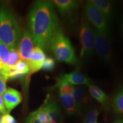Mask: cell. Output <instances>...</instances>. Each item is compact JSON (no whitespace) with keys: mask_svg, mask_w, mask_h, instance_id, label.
Listing matches in <instances>:
<instances>
[{"mask_svg":"<svg viewBox=\"0 0 123 123\" xmlns=\"http://www.w3.org/2000/svg\"><path fill=\"white\" fill-rule=\"evenodd\" d=\"M28 23L35 47L48 50L53 36L59 28L53 1L35 2L29 14Z\"/></svg>","mask_w":123,"mask_h":123,"instance_id":"6da1fadb","label":"cell"},{"mask_svg":"<svg viewBox=\"0 0 123 123\" xmlns=\"http://www.w3.org/2000/svg\"><path fill=\"white\" fill-rule=\"evenodd\" d=\"M22 31L17 19L8 7L0 6V41L10 49L19 44Z\"/></svg>","mask_w":123,"mask_h":123,"instance_id":"7a4b0ae2","label":"cell"},{"mask_svg":"<svg viewBox=\"0 0 123 123\" xmlns=\"http://www.w3.org/2000/svg\"><path fill=\"white\" fill-rule=\"evenodd\" d=\"M50 47L55 58L58 61L71 64L78 63L73 45L60 27L53 36Z\"/></svg>","mask_w":123,"mask_h":123,"instance_id":"3957f363","label":"cell"},{"mask_svg":"<svg viewBox=\"0 0 123 123\" xmlns=\"http://www.w3.org/2000/svg\"><path fill=\"white\" fill-rule=\"evenodd\" d=\"M79 37L81 43L80 56L86 58L91 57L95 51L94 31L85 17L81 19Z\"/></svg>","mask_w":123,"mask_h":123,"instance_id":"277c9868","label":"cell"},{"mask_svg":"<svg viewBox=\"0 0 123 123\" xmlns=\"http://www.w3.org/2000/svg\"><path fill=\"white\" fill-rule=\"evenodd\" d=\"M85 13L88 22H90L94 26L95 29L109 37V21L103 14L91 4L90 1H87L86 3Z\"/></svg>","mask_w":123,"mask_h":123,"instance_id":"5b68a950","label":"cell"},{"mask_svg":"<svg viewBox=\"0 0 123 123\" xmlns=\"http://www.w3.org/2000/svg\"><path fill=\"white\" fill-rule=\"evenodd\" d=\"M95 37V50L104 61L109 63L112 59V52L108 37L96 29H93Z\"/></svg>","mask_w":123,"mask_h":123,"instance_id":"8992f818","label":"cell"},{"mask_svg":"<svg viewBox=\"0 0 123 123\" xmlns=\"http://www.w3.org/2000/svg\"><path fill=\"white\" fill-rule=\"evenodd\" d=\"M34 46L33 39L30 31L29 30H25L18 44V50L21 59L29 61L34 48Z\"/></svg>","mask_w":123,"mask_h":123,"instance_id":"52a82bcc","label":"cell"},{"mask_svg":"<svg viewBox=\"0 0 123 123\" xmlns=\"http://www.w3.org/2000/svg\"><path fill=\"white\" fill-rule=\"evenodd\" d=\"M2 97L5 107L9 114L14 108L21 103L22 99L21 93L12 88H7Z\"/></svg>","mask_w":123,"mask_h":123,"instance_id":"ba28073f","label":"cell"},{"mask_svg":"<svg viewBox=\"0 0 123 123\" xmlns=\"http://www.w3.org/2000/svg\"><path fill=\"white\" fill-rule=\"evenodd\" d=\"M46 58L45 54L42 49L38 46L34 47L33 53L31 55L30 59L28 62L30 68L29 75L37 73L42 69L43 62Z\"/></svg>","mask_w":123,"mask_h":123,"instance_id":"9c48e42d","label":"cell"},{"mask_svg":"<svg viewBox=\"0 0 123 123\" xmlns=\"http://www.w3.org/2000/svg\"><path fill=\"white\" fill-rule=\"evenodd\" d=\"M58 80L65 81L71 85H90L91 79L85 75L82 74L79 71H74L72 73L62 75Z\"/></svg>","mask_w":123,"mask_h":123,"instance_id":"30bf717a","label":"cell"},{"mask_svg":"<svg viewBox=\"0 0 123 123\" xmlns=\"http://www.w3.org/2000/svg\"><path fill=\"white\" fill-rule=\"evenodd\" d=\"M53 3L63 16L73 13L78 6V1L74 0H54Z\"/></svg>","mask_w":123,"mask_h":123,"instance_id":"8fae6325","label":"cell"},{"mask_svg":"<svg viewBox=\"0 0 123 123\" xmlns=\"http://www.w3.org/2000/svg\"><path fill=\"white\" fill-rule=\"evenodd\" d=\"M90 2L99 9L108 21L112 18L114 13V3L112 1L108 0H92Z\"/></svg>","mask_w":123,"mask_h":123,"instance_id":"7c38bea8","label":"cell"},{"mask_svg":"<svg viewBox=\"0 0 123 123\" xmlns=\"http://www.w3.org/2000/svg\"><path fill=\"white\" fill-rule=\"evenodd\" d=\"M72 96L75 101L77 111L78 112L80 111L88 100V96L85 90L79 86L74 87Z\"/></svg>","mask_w":123,"mask_h":123,"instance_id":"4fadbf2b","label":"cell"},{"mask_svg":"<svg viewBox=\"0 0 123 123\" xmlns=\"http://www.w3.org/2000/svg\"><path fill=\"white\" fill-rule=\"evenodd\" d=\"M59 100L63 107L69 115H74L78 112L72 94L59 93Z\"/></svg>","mask_w":123,"mask_h":123,"instance_id":"5bb4252c","label":"cell"},{"mask_svg":"<svg viewBox=\"0 0 123 123\" xmlns=\"http://www.w3.org/2000/svg\"><path fill=\"white\" fill-rule=\"evenodd\" d=\"M88 87L91 95L103 105L107 106L108 103V98L105 92L94 84H90Z\"/></svg>","mask_w":123,"mask_h":123,"instance_id":"9a60e30c","label":"cell"},{"mask_svg":"<svg viewBox=\"0 0 123 123\" xmlns=\"http://www.w3.org/2000/svg\"><path fill=\"white\" fill-rule=\"evenodd\" d=\"M114 111L116 113L123 114V88L115 96L113 101Z\"/></svg>","mask_w":123,"mask_h":123,"instance_id":"2e32d148","label":"cell"},{"mask_svg":"<svg viewBox=\"0 0 123 123\" xmlns=\"http://www.w3.org/2000/svg\"><path fill=\"white\" fill-rule=\"evenodd\" d=\"M9 60V49L5 44L0 41V62L2 66V69L7 67Z\"/></svg>","mask_w":123,"mask_h":123,"instance_id":"e0dca14e","label":"cell"},{"mask_svg":"<svg viewBox=\"0 0 123 123\" xmlns=\"http://www.w3.org/2000/svg\"><path fill=\"white\" fill-rule=\"evenodd\" d=\"M20 59H21V58H20L17 49H10L9 50V60L7 67L10 70L14 69L17 63Z\"/></svg>","mask_w":123,"mask_h":123,"instance_id":"ac0fdd59","label":"cell"},{"mask_svg":"<svg viewBox=\"0 0 123 123\" xmlns=\"http://www.w3.org/2000/svg\"><path fill=\"white\" fill-rule=\"evenodd\" d=\"M99 114L98 108H92L87 112L84 117L83 123H96L97 119Z\"/></svg>","mask_w":123,"mask_h":123,"instance_id":"d6986e66","label":"cell"},{"mask_svg":"<svg viewBox=\"0 0 123 123\" xmlns=\"http://www.w3.org/2000/svg\"><path fill=\"white\" fill-rule=\"evenodd\" d=\"M58 87L59 93L62 94H72L74 89V86L71 85L65 81L58 80Z\"/></svg>","mask_w":123,"mask_h":123,"instance_id":"ffe728a7","label":"cell"},{"mask_svg":"<svg viewBox=\"0 0 123 123\" xmlns=\"http://www.w3.org/2000/svg\"><path fill=\"white\" fill-rule=\"evenodd\" d=\"M14 69L17 71L18 73L24 75L29 74L30 68H29L28 62L21 59L17 63Z\"/></svg>","mask_w":123,"mask_h":123,"instance_id":"44dd1931","label":"cell"},{"mask_svg":"<svg viewBox=\"0 0 123 123\" xmlns=\"http://www.w3.org/2000/svg\"><path fill=\"white\" fill-rule=\"evenodd\" d=\"M55 62L53 58L46 57L43 62L42 69L45 71H51L55 68Z\"/></svg>","mask_w":123,"mask_h":123,"instance_id":"7402d4cb","label":"cell"},{"mask_svg":"<svg viewBox=\"0 0 123 123\" xmlns=\"http://www.w3.org/2000/svg\"><path fill=\"white\" fill-rule=\"evenodd\" d=\"M25 123H41L38 120L37 116L35 114V112H32L27 117Z\"/></svg>","mask_w":123,"mask_h":123,"instance_id":"603a6c76","label":"cell"},{"mask_svg":"<svg viewBox=\"0 0 123 123\" xmlns=\"http://www.w3.org/2000/svg\"><path fill=\"white\" fill-rule=\"evenodd\" d=\"M7 80L2 76L0 77V95H2L6 90Z\"/></svg>","mask_w":123,"mask_h":123,"instance_id":"cb8c5ba5","label":"cell"},{"mask_svg":"<svg viewBox=\"0 0 123 123\" xmlns=\"http://www.w3.org/2000/svg\"><path fill=\"white\" fill-rule=\"evenodd\" d=\"M3 123H18L13 116L9 113L2 115Z\"/></svg>","mask_w":123,"mask_h":123,"instance_id":"d4e9b609","label":"cell"},{"mask_svg":"<svg viewBox=\"0 0 123 123\" xmlns=\"http://www.w3.org/2000/svg\"><path fill=\"white\" fill-rule=\"evenodd\" d=\"M6 113H7L5 107L2 95H0V114L4 115L6 114Z\"/></svg>","mask_w":123,"mask_h":123,"instance_id":"484cf974","label":"cell"},{"mask_svg":"<svg viewBox=\"0 0 123 123\" xmlns=\"http://www.w3.org/2000/svg\"><path fill=\"white\" fill-rule=\"evenodd\" d=\"M120 31H121V36H122V38H123V18H122V19H121V22Z\"/></svg>","mask_w":123,"mask_h":123,"instance_id":"4316f807","label":"cell"},{"mask_svg":"<svg viewBox=\"0 0 123 123\" xmlns=\"http://www.w3.org/2000/svg\"><path fill=\"white\" fill-rule=\"evenodd\" d=\"M0 123H3V120H2V115L0 114Z\"/></svg>","mask_w":123,"mask_h":123,"instance_id":"83f0119b","label":"cell"},{"mask_svg":"<svg viewBox=\"0 0 123 123\" xmlns=\"http://www.w3.org/2000/svg\"><path fill=\"white\" fill-rule=\"evenodd\" d=\"M2 65H1V62H0V70H2Z\"/></svg>","mask_w":123,"mask_h":123,"instance_id":"f1b7e54d","label":"cell"},{"mask_svg":"<svg viewBox=\"0 0 123 123\" xmlns=\"http://www.w3.org/2000/svg\"><path fill=\"white\" fill-rule=\"evenodd\" d=\"M2 72H1V70H0V77L2 76Z\"/></svg>","mask_w":123,"mask_h":123,"instance_id":"f546056e","label":"cell"}]
</instances>
